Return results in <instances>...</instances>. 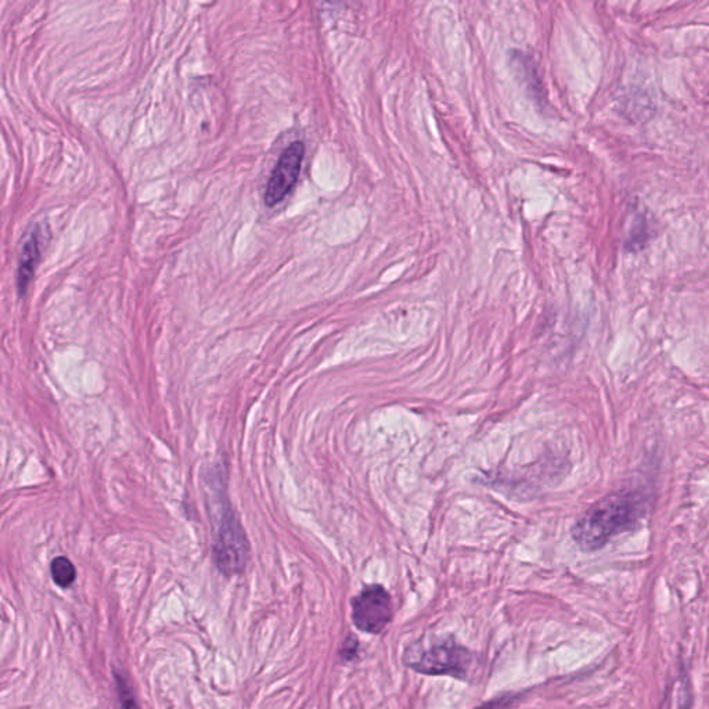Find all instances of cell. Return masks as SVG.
<instances>
[{"instance_id": "9c48e42d", "label": "cell", "mask_w": 709, "mask_h": 709, "mask_svg": "<svg viewBox=\"0 0 709 709\" xmlns=\"http://www.w3.org/2000/svg\"><path fill=\"white\" fill-rule=\"evenodd\" d=\"M649 240V224L644 217H637L632 225L631 233L627 239L626 246L631 251L642 248Z\"/></svg>"}, {"instance_id": "30bf717a", "label": "cell", "mask_w": 709, "mask_h": 709, "mask_svg": "<svg viewBox=\"0 0 709 709\" xmlns=\"http://www.w3.org/2000/svg\"><path fill=\"white\" fill-rule=\"evenodd\" d=\"M115 681H117L118 694H120L123 709H139L127 679L123 678L122 674H117Z\"/></svg>"}, {"instance_id": "7a4b0ae2", "label": "cell", "mask_w": 709, "mask_h": 709, "mask_svg": "<svg viewBox=\"0 0 709 709\" xmlns=\"http://www.w3.org/2000/svg\"><path fill=\"white\" fill-rule=\"evenodd\" d=\"M473 651L453 636L438 637L429 642H416L405 651L404 662L417 674L429 676H451L467 681L474 666Z\"/></svg>"}, {"instance_id": "277c9868", "label": "cell", "mask_w": 709, "mask_h": 709, "mask_svg": "<svg viewBox=\"0 0 709 709\" xmlns=\"http://www.w3.org/2000/svg\"><path fill=\"white\" fill-rule=\"evenodd\" d=\"M351 605L353 624L365 634H382L394 618L391 595L382 585L366 587Z\"/></svg>"}, {"instance_id": "5b68a950", "label": "cell", "mask_w": 709, "mask_h": 709, "mask_svg": "<svg viewBox=\"0 0 709 709\" xmlns=\"http://www.w3.org/2000/svg\"><path fill=\"white\" fill-rule=\"evenodd\" d=\"M305 147L303 142H294L284 150L272 172L266 186L265 202L268 207L280 204L293 192L303 167Z\"/></svg>"}, {"instance_id": "8992f818", "label": "cell", "mask_w": 709, "mask_h": 709, "mask_svg": "<svg viewBox=\"0 0 709 709\" xmlns=\"http://www.w3.org/2000/svg\"><path fill=\"white\" fill-rule=\"evenodd\" d=\"M43 243V234L35 227L31 233L27 236L26 241L22 244L21 256L19 264V290L20 293H26L32 276L35 273L36 265L41 258L42 246Z\"/></svg>"}, {"instance_id": "52a82bcc", "label": "cell", "mask_w": 709, "mask_h": 709, "mask_svg": "<svg viewBox=\"0 0 709 709\" xmlns=\"http://www.w3.org/2000/svg\"><path fill=\"white\" fill-rule=\"evenodd\" d=\"M511 64H513L514 70L517 71V75L523 78L524 86L530 93L533 103L538 107H545V89H543L542 81L538 75V70H536L532 59L523 51H514L511 56Z\"/></svg>"}, {"instance_id": "3957f363", "label": "cell", "mask_w": 709, "mask_h": 709, "mask_svg": "<svg viewBox=\"0 0 709 709\" xmlns=\"http://www.w3.org/2000/svg\"><path fill=\"white\" fill-rule=\"evenodd\" d=\"M214 540L215 564L226 577L240 574L246 570L249 557V543L236 513L229 501L222 499Z\"/></svg>"}, {"instance_id": "7c38bea8", "label": "cell", "mask_w": 709, "mask_h": 709, "mask_svg": "<svg viewBox=\"0 0 709 709\" xmlns=\"http://www.w3.org/2000/svg\"><path fill=\"white\" fill-rule=\"evenodd\" d=\"M511 697H508V698H498V700L491 701V703L484 704V705L478 706L476 709H501L505 708L508 704L511 703Z\"/></svg>"}, {"instance_id": "6da1fadb", "label": "cell", "mask_w": 709, "mask_h": 709, "mask_svg": "<svg viewBox=\"0 0 709 709\" xmlns=\"http://www.w3.org/2000/svg\"><path fill=\"white\" fill-rule=\"evenodd\" d=\"M646 506L640 492H619L607 496L575 521L571 530L572 540L583 552H596L615 536L637 525L646 513Z\"/></svg>"}, {"instance_id": "8fae6325", "label": "cell", "mask_w": 709, "mask_h": 709, "mask_svg": "<svg viewBox=\"0 0 709 709\" xmlns=\"http://www.w3.org/2000/svg\"><path fill=\"white\" fill-rule=\"evenodd\" d=\"M358 647H359V642H358L357 637H348L347 642L344 643V647L341 650V657H344L347 661H351V659L357 657Z\"/></svg>"}, {"instance_id": "ba28073f", "label": "cell", "mask_w": 709, "mask_h": 709, "mask_svg": "<svg viewBox=\"0 0 709 709\" xmlns=\"http://www.w3.org/2000/svg\"><path fill=\"white\" fill-rule=\"evenodd\" d=\"M51 577L60 587H68L75 582L76 571L73 563L66 557L54 558L51 563Z\"/></svg>"}]
</instances>
